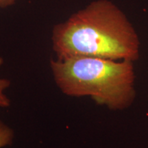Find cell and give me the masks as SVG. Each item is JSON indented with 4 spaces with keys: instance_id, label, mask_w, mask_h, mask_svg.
<instances>
[{
    "instance_id": "cell-5",
    "label": "cell",
    "mask_w": 148,
    "mask_h": 148,
    "mask_svg": "<svg viewBox=\"0 0 148 148\" xmlns=\"http://www.w3.org/2000/svg\"><path fill=\"white\" fill-rule=\"evenodd\" d=\"M17 0H0V8H5L14 5Z\"/></svg>"
},
{
    "instance_id": "cell-2",
    "label": "cell",
    "mask_w": 148,
    "mask_h": 148,
    "mask_svg": "<svg viewBox=\"0 0 148 148\" xmlns=\"http://www.w3.org/2000/svg\"><path fill=\"white\" fill-rule=\"evenodd\" d=\"M49 67L55 84L68 97H88L112 111L130 108L136 99L132 61L80 56L52 59Z\"/></svg>"
},
{
    "instance_id": "cell-1",
    "label": "cell",
    "mask_w": 148,
    "mask_h": 148,
    "mask_svg": "<svg viewBox=\"0 0 148 148\" xmlns=\"http://www.w3.org/2000/svg\"><path fill=\"white\" fill-rule=\"evenodd\" d=\"M51 40L58 59L87 56L134 62L140 56L136 29L110 0L92 1L57 23Z\"/></svg>"
},
{
    "instance_id": "cell-3",
    "label": "cell",
    "mask_w": 148,
    "mask_h": 148,
    "mask_svg": "<svg viewBox=\"0 0 148 148\" xmlns=\"http://www.w3.org/2000/svg\"><path fill=\"white\" fill-rule=\"evenodd\" d=\"M14 138L13 129L0 120V148H4L12 145Z\"/></svg>"
},
{
    "instance_id": "cell-4",
    "label": "cell",
    "mask_w": 148,
    "mask_h": 148,
    "mask_svg": "<svg viewBox=\"0 0 148 148\" xmlns=\"http://www.w3.org/2000/svg\"><path fill=\"white\" fill-rule=\"evenodd\" d=\"M3 64V59L0 57V67ZM10 85L11 82L8 79L0 77V109L7 108L10 106L11 101L5 92Z\"/></svg>"
}]
</instances>
